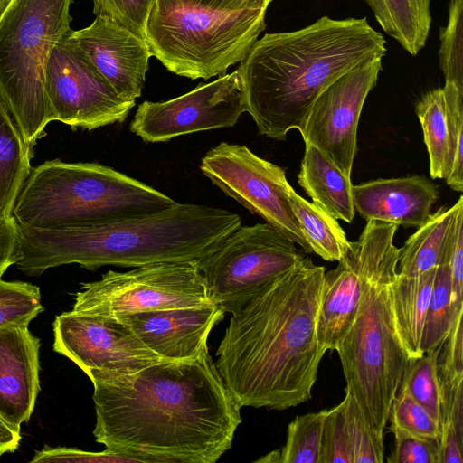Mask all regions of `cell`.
Segmentation results:
<instances>
[{"instance_id":"cell-1","label":"cell","mask_w":463,"mask_h":463,"mask_svg":"<svg viewBox=\"0 0 463 463\" xmlns=\"http://www.w3.org/2000/svg\"><path fill=\"white\" fill-rule=\"evenodd\" d=\"M92 383L96 441L141 462L214 463L241 422L208 347Z\"/></svg>"},{"instance_id":"cell-2","label":"cell","mask_w":463,"mask_h":463,"mask_svg":"<svg viewBox=\"0 0 463 463\" xmlns=\"http://www.w3.org/2000/svg\"><path fill=\"white\" fill-rule=\"evenodd\" d=\"M325 272L306 256L232 314L215 365L241 407L282 411L311 399L326 352L317 335Z\"/></svg>"},{"instance_id":"cell-3","label":"cell","mask_w":463,"mask_h":463,"mask_svg":"<svg viewBox=\"0 0 463 463\" xmlns=\"http://www.w3.org/2000/svg\"><path fill=\"white\" fill-rule=\"evenodd\" d=\"M385 39L366 17L322 16L257 40L238 68L245 112L260 135L285 140L300 130L318 95L359 63L386 52Z\"/></svg>"},{"instance_id":"cell-4","label":"cell","mask_w":463,"mask_h":463,"mask_svg":"<svg viewBox=\"0 0 463 463\" xmlns=\"http://www.w3.org/2000/svg\"><path fill=\"white\" fill-rule=\"evenodd\" d=\"M241 225L222 208L175 203L164 210L85 226L38 229L18 224L14 265L29 276L76 263L138 267L194 261Z\"/></svg>"},{"instance_id":"cell-5","label":"cell","mask_w":463,"mask_h":463,"mask_svg":"<svg viewBox=\"0 0 463 463\" xmlns=\"http://www.w3.org/2000/svg\"><path fill=\"white\" fill-rule=\"evenodd\" d=\"M399 225L387 222L366 268L356 316L338 343V354L348 391L379 435L408 362L397 334L390 287L397 276Z\"/></svg>"},{"instance_id":"cell-6","label":"cell","mask_w":463,"mask_h":463,"mask_svg":"<svg viewBox=\"0 0 463 463\" xmlns=\"http://www.w3.org/2000/svg\"><path fill=\"white\" fill-rule=\"evenodd\" d=\"M175 203L109 166L53 159L31 168L12 216L26 227L63 229L152 213Z\"/></svg>"},{"instance_id":"cell-7","label":"cell","mask_w":463,"mask_h":463,"mask_svg":"<svg viewBox=\"0 0 463 463\" xmlns=\"http://www.w3.org/2000/svg\"><path fill=\"white\" fill-rule=\"evenodd\" d=\"M72 0H11L0 17V98L33 148L54 121L44 90L53 46L71 30Z\"/></svg>"},{"instance_id":"cell-8","label":"cell","mask_w":463,"mask_h":463,"mask_svg":"<svg viewBox=\"0 0 463 463\" xmlns=\"http://www.w3.org/2000/svg\"><path fill=\"white\" fill-rule=\"evenodd\" d=\"M264 11L214 12L156 0L145 40L170 71L195 80L222 75L240 62L266 26Z\"/></svg>"},{"instance_id":"cell-9","label":"cell","mask_w":463,"mask_h":463,"mask_svg":"<svg viewBox=\"0 0 463 463\" xmlns=\"http://www.w3.org/2000/svg\"><path fill=\"white\" fill-rule=\"evenodd\" d=\"M295 244L267 222L241 225L195 262L213 302L233 314L306 257Z\"/></svg>"},{"instance_id":"cell-10","label":"cell","mask_w":463,"mask_h":463,"mask_svg":"<svg viewBox=\"0 0 463 463\" xmlns=\"http://www.w3.org/2000/svg\"><path fill=\"white\" fill-rule=\"evenodd\" d=\"M214 304L195 260L157 262L119 272L109 270L81 284L72 311L107 318Z\"/></svg>"},{"instance_id":"cell-11","label":"cell","mask_w":463,"mask_h":463,"mask_svg":"<svg viewBox=\"0 0 463 463\" xmlns=\"http://www.w3.org/2000/svg\"><path fill=\"white\" fill-rule=\"evenodd\" d=\"M71 31L53 46L45 66L44 90L54 121L87 130L123 122L136 101L118 95Z\"/></svg>"},{"instance_id":"cell-12","label":"cell","mask_w":463,"mask_h":463,"mask_svg":"<svg viewBox=\"0 0 463 463\" xmlns=\"http://www.w3.org/2000/svg\"><path fill=\"white\" fill-rule=\"evenodd\" d=\"M200 169L226 195L312 252L289 203L292 188L285 169L269 162L244 145L221 142L202 158Z\"/></svg>"},{"instance_id":"cell-13","label":"cell","mask_w":463,"mask_h":463,"mask_svg":"<svg viewBox=\"0 0 463 463\" xmlns=\"http://www.w3.org/2000/svg\"><path fill=\"white\" fill-rule=\"evenodd\" d=\"M53 350L76 364L90 381L129 374L167 361L121 320L71 311L52 324Z\"/></svg>"},{"instance_id":"cell-14","label":"cell","mask_w":463,"mask_h":463,"mask_svg":"<svg viewBox=\"0 0 463 463\" xmlns=\"http://www.w3.org/2000/svg\"><path fill=\"white\" fill-rule=\"evenodd\" d=\"M245 112L238 69L175 99L141 103L129 129L145 142H165L198 131L233 127Z\"/></svg>"},{"instance_id":"cell-15","label":"cell","mask_w":463,"mask_h":463,"mask_svg":"<svg viewBox=\"0 0 463 463\" xmlns=\"http://www.w3.org/2000/svg\"><path fill=\"white\" fill-rule=\"evenodd\" d=\"M382 58L359 63L328 85L314 101L299 130L305 144L318 148L349 178L360 115L383 70Z\"/></svg>"},{"instance_id":"cell-16","label":"cell","mask_w":463,"mask_h":463,"mask_svg":"<svg viewBox=\"0 0 463 463\" xmlns=\"http://www.w3.org/2000/svg\"><path fill=\"white\" fill-rule=\"evenodd\" d=\"M387 222L367 221L338 265L325 272L317 317V335L325 350H335L357 313L367 265Z\"/></svg>"},{"instance_id":"cell-17","label":"cell","mask_w":463,"mask_h":463,"mask_svg":"<svg viewBox=\"0 0 463 463\" xmlns=\"http://www.w3.org/2000/svg\"><path fill=\"white\" fill-rule=\"evenodd\" d=\"M71 35L120 98L140 97L152 56L145 39L101 16Z\"/></svg>"},{"instance_id":"cell-18","label":"cell","mask_w":463,"mask_h":463,"mask_svg":"<svg viewBox=\"0 0 463 463\" xmlns=\"http://www.w3.org/2000/svg\"><path fill=\"white\" fill-rule=\"evenodd\" d=\"M215 304L156 310L119 317L152 351L167 361L196 358L213 328L224 317Z\"/></svg>"},{"instance_id":"cell-19","label":"cell","mask_w":463,"mask_h":463,"mask_svg":"<svg viewBox=\"0 0 463 463\" xmlns=\"http://www.w3.org/2000/svg\"><path fill=\"white\" fill-rule=\"evenodd\" d=\"M40 346L27 325L0 328V416L18 430L29 420L40 391Z\"/></svg>"},{"instance_id":"cell-20","label":"cell","mask_w":463,"mask_h":463,"mask_svg":"<svg viewBox=\"0 0 463 463\" xmlns=\"http://www.w3.org/2000/svg\"><path fill=\"white\" fill-rule=\"evenodd\" d=\"M355 212L366 221L420 227L430 215L439 189L422 175L376 179L352 184Z\"/></svg>"},{"instance_id":"cell-21","label":"cell","mask_w":463,"mask_h":463,"mask_svg":"<svg viewBox=\"0 0 463 463\" xmlns=\"http://www.w3.org/2000/svg\"><path fill=\"white\" fill-rule=\"evenodd\" d=\"M305 146L298 184L316 205L336 220L352 222L355 209L350 178L318 148L310 144Z\"/></svg>"},{"instance_id":"cell-22","label":"cell","mask_w":463,"mask_h":463,"mask_svg":"<svg viewBox=\"0 0 463 463\" xmlns=\"http://www.w3.org/2000/svg\"><path fill=\"white\" fill-rule=\"evenodd\" d=\"M435 269L415 276L397 272L390 287L395 328L409 358L423 354L421 339Z\"/></svg>"},{"instance_id":"cell-23","label":"cell","mask_w":463,"mask_h":463,"mask_svg":"<svg viewBox=\"0 0 463 463\" xmlns=\"http://www.w3.org/2000/svg\"><path fill=\"white\" fill-rule=\"evenodd\" d=\"M440 207L398 250L397 272L415 276L436 268L445 251L458 203Z\"/></svg>"},{"instance_id":"cell-24","label":"cell","mask_w":463,"mask_h":463,"mask_svg":"<svg viewBox=\"0 0 463 463\" xmlns=\"http://www.w3.org/2000/svg\"><path fill=\"white\" fill-rule=\"evenodd\" d=\"M382 29L411 55H417L429 37L430 0H364Z\"/></svg>"},{"instance_id":"cell-25","label":"cell","mask_w":463,"mask_h":463,"mask_svg":"<svg viewBox=\"0 0 463 463\" xmlns=\"http://www.w3.org/2000/svg\"><path fill=\"white\" fill-rule=\"evenodd\" d=\"M33 148L24 141L0 98V215H12L16 197L32 168Z\"/></svg>"},{"instance_id":"cell-26","label":"cell","mask_w":463,"mask_h":463,"mask_svg":"<svg viewBox=\"0 0 463 463\" xmlns=\"http://www.w3.org/2000/svg\"><path fill=\"white\" fill-rule=\"evenodd\" d=\"M289 203L311 251L327 261H338L349 241L335 218L323 209L289 191Z\"/></svg>"},{"instance_id":"cell-27","label":"cell","mask_w":463,"mask_h":463,"mask_svg":"<svg viewBox=\"0 0 463 463\" xmlns=\"http://www.w3.org/2000/svg\"><path fill=\"white\" fill-rule=\"evenodd\" d=\"M430 159L432 179H445L451 162L450 131L443 88L425 93L415 106Z\"/></svg>"},{"instance_id":"cell-28","label":"cell","mask_w":463,"mask_h":463,"mask_svg":"<svg viewBox=\"0 0 463 463\" xmlns=\"http://www.w3.org/2000/svg\"><path fill=\"white\" fill-rule=\"evenodd\" d=\"M451 241L452 228L448 246L435 269L430 299L423 326L420 346L422 353L439 347L449 334L457 319L451 308L449 266Z\"/></svg>"},{"instance_id":"cell-29","label":"cell","mask_w":463,"mask_h":463,"mask_svg":"<svg viewBox=\"0 0 463 463\" xmlns=\"http://www.w3.org/2000/svg\"><path fill=\"white\" fill-rule=\"evenodd\" d=\"M439 348L440 345L409 358L399 387L404 388L440 424L441 397L436 364Z\"/></svg>"},{"instance_id":"cell-30","label":"cell","mask_w":463,"mask_h":463,"mask_svg":"<svg viewBox=\"0 0 463 463\" xmlns=\"http://www.w3.org/2000/svg\"><path fill=\"white\" fill-rule=\"evenodd\" d=\"M328 410L297 416L288 426L279 449L281 463H319L324 424Z\"/></svg>"},{"instance_id":"cell-31","label":"cell","mask_w":463,"mask_h":463,"mask_svg":"<svg viewBox=\"0 0 463 463\" xmlns=\"http://www.w3.org/2000/svg\"><path fill=\"white\" fill-rule=\"evenodd\" d=\"M342 402L352 463L383 462V437L379 436L370 427L358 403L346 390Z\"/></svg>"},{"instance_id":"cell-32","label":"cell","mask_w":463,"mask_h":463,"mask_svg":"<svg viewBox=\"0 0 463 463\" xmlns=\"http://www.w3.org/2000/svg\"><path fill=\"white\" fill-rule=\"evenodd\" d=\"M439 65L445 83L463 92V0H450L449 18L439 30Z\"/></svg>"},{"instance_id":"cell-33","label":"cell","mask_w":463,"mask_h":463,"mask_svg":"<svg viewBox=\"0 0 463 463\" xmlns=\"http://www.w3.org/2000/svg\"><path fill=\"white\" fill-rule=\"evenodd\" d=\"M43 310L37 286L0 279V328L9 325L29 326Z\"/></svg>"},{"instance_id":"cell-34","label":"cell","mask_w":463,"mask_h":463,"mask_svg":"<svg viewBox=\"0 0 463 463\" xmlns=\"http://www.w3.org/2000/svg\"><path fill=\"white\" fill-rule=\"evenodd\" d=\"M389 420L392 432L398 431L420 439L439 440L440 424L404 388L399 387L392 402Z\"/></svg>"},{"instance_id":"cell-35","label":"cell","mask_w":463,"mask_h":463,"mask_svg":"<svg viewBox=\"0 0 463 463\" xmlns=\"http://www.w3.org/2000/svg\"><path fill=\"white\" fill-rule=\"evenodd\" d=\"M443 90L451 145V162L445 180L451 189L461 193L463 191V92L450 83H445Z\"/></svg>"},{"instance_id":"cell-36","label":"cell","mask_w":463,"mask_h":463,"mask_svg":"<svg viewBox=\"0 0 463 463\" xmlns=\"http://www.w3.org/2000/svg\"><path fill=\"white\" fill-rule=\"evenodd\" d=\"M156 0H93L96 16L106 17L145 39L146 23Z\"/></svg>"},{"instance_id":"cell-37","label":"cell","mask_w":463,"mask_h":463,"mask_svg":"<svg viewBox=\"0 0 463 463\" xmlns=\"http://www.w3.org/2000/svg\"><path fill=\"white\" fill-rule=\"evenodd\" d=\"M319 463H352L345 429L343 402L328 410L324 424Z\"/></svg>"},{"instance_id":"cell-38","label":"cell","mask_w":463,"mask_h":463,"mask_svg":"<svg viewBox=\"0 0 463 463\" xmlns=\"http://www.w3.org/2000/svg\"><path fill=\"white\" fill-rule=\"evenodd\" d=\"M388 463H439V440L420 439L395 431Z\"/></svg>"},{"instance_id":"cell-39","label":"cell","mask_w":463,"mask_h":463,"mask_svg":"<svg viewBox=\"0 0 463 463\" xmlns=\"http://www.w3.org/2000/svg\"><path fill=\"white\" fill-rule=\"evenodd\" d=\"M31 463L40 462H141L137 458L120 452L105 449L90 452L75 448L44 446L35 451Z\"/></svg>"},{"instance_id":"cell-40","label":"cell","mask_w":463,"mask_h":463,"mask_svg":"<svg viewBox=\"0 0 463 463\" xmlns=\"http://www.w3.org/2000/svg\"><path fill=\"white\" fill-rule=\"evenodd\" d=\"M451 308L455 317L463 313V199L452 225L450 251Z\"/></svg>"},{"instance_id":"cell-41","label":"cell","mask_w":463,"mask_h":463,"mask_svg":"<svg viewBox=\"0 0 463 463\" xmlns=\"http://www.w3.org/2000/svg\"><path fill=\"white\" fill-rule=\"evenodd\" d=\"M18 223L12 215H0V279L14 265L18 243Z\"/></svg>"},{"instance_id":"cell-42","label":"cell","mask_w":463,"mask_h":463,"mask_svg":"<svg viewBox=\"0 0 463 463\" xmlns=\"http://www.w3.org/2000/svg\"><path fill=\"white\" fill-rule=\"evenodd\" d=\"M192 8L214 12L241 10L267 11L272 0H175Z\"/></svg>"},{"instance_id":"cell-43","label":"cell","mask_w":463,"mask_h":463,"mask_svg":"<svg viewBox=\"0 0 463 463\" xmlns=\"http://www.w3.org/2000/svg\"><path fill=\"white\" fill-rule=\"evenodd\" d=\"M20 440V430L13 428L0 416V457L15 451Z\"/></svg>"},{"instance_id":"cell-44","label":"cell","mask_w":463,"mask_h":463,"mask_svg":"<svg viewBox=\"0 0 463 463\" xmlns=\"http://www.w3.org/2000/svg\"><path fill=\"white\" fill-rule=\"evenodd\" d=\"M260 462H280L279 450H274L265 457L258 459Z\"/></svg>"},{"instance_id":"cell-45","label":"cell","mask_w":463,"mask_h":463,"mask_svg":"<svg viewBox=\"0 0 463 463\" xmlns=\"http://www.w3.org/2000/svg\"><path fill=\"white\" fill-rule=\"evenodd\" d=\"M11 0H0V17L5 11L7 5H9Z\"/></svg>"}]
</instances>
